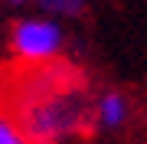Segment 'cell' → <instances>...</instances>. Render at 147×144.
I'll return each instance as SVG.
<instances>
[{"instance_id":"5b68a950","label":"cell","mask_w":147,"mask_h":144,"mask_svg":"<svg viewBox=\"0 0 147 144\" xmlns=\"http://www.w3.org/2000/svg\"><path fill=\"white\" fill-rule=\"evenodd\" d=\"M0 144H30L26 134L20 131V124L10 115H0Z\"/></svg>"},{"instance_id":"7a4b0ae2","label":"cell","mask_w":147,"mask_h":144,"mask_svg":"<svg viewBox=\"0 0 147 144\" xmlns=\"http://www.w3.org/2000/svg\"><path fill=\"white\" fill-rule=\"evenodd\" d=\"M65 49V30L56 16H23L10 30V53L23 66H49Z\"/></svg>"},{"instance_id":"3957f363","label":"cell","mask_w":147,"mask_h":144,"mask_svg":"<svg viewBox=\"0 0 147 144\" xmlns=\"http://www.w3.org/2000/svg\"><path fill=\"white\" fill-rule=\"evenodd\" d=\"M95 128L98 131H121L127 121H131V98L118 89H108L95 98Z\"/></svg>"},{"instance_id":"6da1fadb","label":"cell","mask_w":147,"mask_h":144,"mask_svg":"<svg viewBox=\"0 0 147 144\" xmlns=\"http://www.w3.org/2000/svg\"><path fill=\"white\" fill-rule=\"evenodd\" d=\"M95 101L69 69L30 66L13 92V121L30 144H65L95 128Z\"/></svg>"},{"instance_id":"277c9868","label":"cell","mask_w":147,"mask_h":144,"mask_svg":"<svg viewBox=\"0 0 147 144\" xmlns=\"http://www.w3.org/2000/svg\"><path fill=\"white\" fill-rule=\"evenodd\" d=\"M39 13L46 16H56V20H75V16L85 13L88 0H36Z\"/></svg>"},{"instance_id":"8992f818","label":"cell","mask_w":147,"mask_h":144,"mask_svg":"<svg viewBox=\"0 0 147 144\" xmlns=\"http://www.w3.org/2000/svg\"><path fill=\"white\" fill-rule=\"evenodd\" d=\"M10 3H13V7H23V3H30V0H10Z\"/></svg>"}]
</instances>
